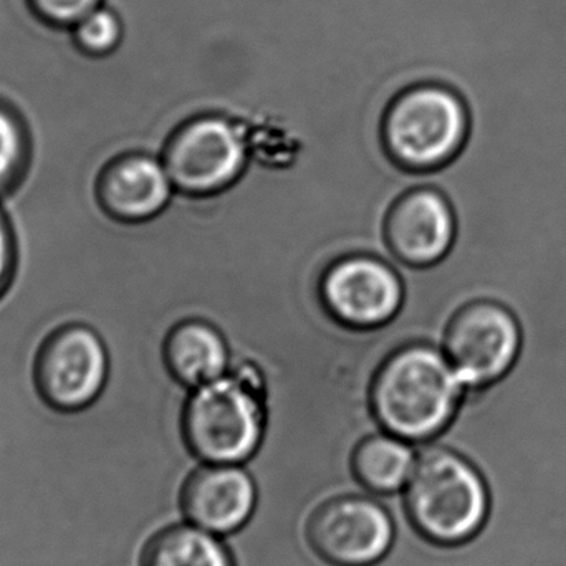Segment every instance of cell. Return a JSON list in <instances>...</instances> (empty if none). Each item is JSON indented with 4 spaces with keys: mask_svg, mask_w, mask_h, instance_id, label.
<instances>
[{
    "mask_svg": "<svg viewBox=\"0 0 566 566\" xmlns=\"http://www.w3.org/2000/svg\"><path fill=\"white\" fill-rule=\"evenodd\" d=\"M163 163L179 191L214 195L238 181L248 165V145L228 119H196L169 139Z\"/></svg>",
    "mask_w": 566,
    "mask_h": 566,
    "instance_id": "8992f818",
    "label": "cell"
},
{
    "mask_svg": "<svg viewBox=\"0 0 566 566\" xmlns=\"http://www.w3.org/2000/svg\"><path fill=\"white\" fill-rule=\"evenodd\" d=\"M165 356L172 376L195 389L228 371V345L208 323L186 322L176 326L166 339Z\"/></svg>",
    "mask_w": 566,
    "mask_h": 566,
    "instance_id": "4fadbf2b",
    "label": "cell"
},
{
    "mask_svg": "<svg viewBox=\"0 0 566 566\" xmlns=\"http://www.w3.org/2000/svg\"><path fill=\"white\" fill-rule=\"evenodd\" d=\"M462 382L449 359L426 345L391 356L376 375L373 411L388 434L408 442L428 441L454 418Z\"/></svg>",
    "mask_w": 566,
    "mask_h": 566,
    "instance_id": "6da1fadb",
    "label": "cell"
},
{
    "mask_svg": "<svg viewBox=\"0 0 566 566\" xmlns=\"http://www.w3.org/2000/svg\"><path fill=\"white\" fill-rule=\"evenodd\" d=\"M122 36V19L108 7L99 6L72 27L73 45L80 52L95 59L115 52Z\"/></svg>",
    "mask_w": 566,
    "mask_h": 566,
    "instance_id": "e0dca14e",
    "label": "cell"
},
{
    "mask_svg": "<svg viewBox=\"0 0 566 566\" xmlns=\"http://www.w3.org/2000/svg\"><path fill=\"white\" fill-rule=\"evenodd\" d=\"M469 133L464 99L441 86H422L396 99L385 119V145L399 165L428 171L451 161Z\"/></svg>",
    "mask_w": 566,
    "mask_h": 566,
    "instance_id": "277c9868",
    "label": "cell"
},
{
    "mask_svg": "<svg viewBox=\"0 0 566 566\" xmlns=\"http://www.w3.org/2000/svg\"><path fill=\"white\" fill-rule=\"evenodd\" d=\"M521 349L517 319L494 302H475L449 323L444 355L464 386H488L514 366Z\"/></svg>",
    "mask_w": 566,
    "mask_h": 566,
    "instance_id": "52a82bcc",
    "label": "cell"
},
{
    "mask_svg": "<svg viewBox=\"0 0 566 566\" xmlns=\"http://www.w3.org/2000/svg\"><path fill=\"white\" fill-rule=\"evenodd\" d=\"M385 231L399 261L428 268L441 261L454 242V212L441 192L416 189L392 206Z\"/></svg>",
    "mask_w": 566,
    "mask_h": 566,
    "instance_id": "30bf717a",
    "label": "cell"
},
{
    "mask_svg": "<svg viewBox=\"0 0 566 566\" xmlns=\"http://www.w3.org/2000/svg\"><path fill=\"white\" fill-rule=\"evenodd\" d=\"M306 537L326 564L371 566L391 551L395 524L386 509L371 499L343 495L313 512Z\"/></svg>",
    "mask_w": 566,
    "mask_h": 566,
    "instance_id": "ba28073f",
    "label": "cell"
},
{
    "mask_svg": "<svg viewBox=\"0 0 566 566\" xmlns=\"http://www.w3.org/2000/svg\"><path fill=\"white\" fill-rule=\"evenodd\" d=\"M258 505L254 479L234 464H208L189 475L181 507L189 524L229 535L248 524Z\"/></svg>",
    "mask_w": 566,
    "mask_h": 566,
    "instance_id": "8fae6325",
    "label": "cell"
},
{
    "mask_svg": "<svg viewBox=\"0 0 566 566\" xmlns=\"http://www.w3.org/2000/svg\"><path fill=\"white\" fill-rule=\"evenodd\" d=\"M108 375L109 356L102 336L80 323L50 333L33 366L36 392L60 412L90 408L102 396Z\"/></svg>",
    "mask_w": 566,
    "mask_h": 566,
    "instance_id": "5b68a950",
    "label": "cell"
},
{
    "mask_svg": "<svg viewBox=\"0 0 566 566\" xmlns=\"http://www.w3.org/2000/svg\"><path fill=\"white\" fill-rule=\"evenodd\" d=\"M17 264L15 238L6 212L0 208V296L7 292Z\"/></svg>",
    "mask_w": 566,
    "mask_h": 566,
    "instance_id": "d6986e66",
    "label": "cell"
},
{
    "mask_svg": "<svg viewBox=\"0 0 566 566\" xmlns=\"http://www.w3.org/2000/svg\"><path fill=\"white\" fill-rule=\"evenodd\" d=\"M165 163L142 153H129L106 163L96 178V201L118 222H145L165 211L172 195Z\"/></svg>",
    "mask_w": 566,
    "mask_h": 566,
    "instance_id": "7c38bea8",
    "label": "cell"
},
{
    "mask_svg": "<svg viewBox=\"0 0 566 566\" xmlns=\"http://www.w3.org/2000/svg\"><path fill=\"white\" fill-rule=\"evenodd\" d=\"M143 566H234L219 535L196 525H172L149 541Z\"/></svg>",
    "mask_w": 566,
    "mask_h": 566,
    "instance_id": "9a60e30c",
    "label": "cell"
},
{
    "mask_svg": "<svg viewBox=\"0 0 566 566\" xmlns=\"http://www.w3.org/2000/svg\"><path fill=\"white\" fill-rule=\"evenodd\" d=\"M33 13L50 27L72 29L76 22L102 6L103 0H29Z\"/></svg>",
    "mask_w": 566,
    "mask_h": 566,
    "instance_id": "ac0fdd59",
    "label": "cell"
},
{
    "mask_svg": "<svg viewBox=\"0 0 566 566\" xmlns=\"http://www.w3.org/2000/svg\"><path fill=\"white\" fill-rule=\"evenodd\" d=\"M322 295L339 322L355 328H376L395 318L405 293L391 268L378 259L355 255L328 269Z\"/></svg>",
    "mask_w": 566,
    "mask_h": 566,
    "instance_id": "9c48e42d",
    "label": "cell"
},
{
    "mask_svg": "<svg viewBox=\"0 0 566 566\" xmlns=\"http://www.w3.org/2000/svg\"><path fill=\"white\" fill-rule=\"evenodd\" d=\"M418 455L405 439L371 436L353 452L352 469L359 484L375 494H395L408 484Z\"/></svg>",
    "mask_w": 566,
    "mask_h": 566,
    "instance_id": "5bb4252c",
    "label": "cell"
},
{
    "mask_svg": "<svg viewBox=\"0 0 566 566\" xmlns=\"http://www.w3.org/2000/svg\"><path fill=\"white\" fill-rule=\"evenodd\" d=\"M29 156L30 143L25 125L12 109L0 105V192L19 185Z\"/></svg>",
    "mask_w": 566,
    "mask_h": 566,
    "instance_id": "2e32d148",
    "label": "cell"
},
{
    "mask_svg": "<svg viewBox=\"0 0 566 566\" xmlns=\"http://www.w3.org/2000/svg\"><path fill=\"white\" fill-rule=\"evenodd\" d=\"M265 415L241 376L224 375L195 389L182 418L186 442L206 464L241 465L261 448Z\"/></svg>",
    "mask_w": 566,
    "mask_h": 566,
    "instance_id": "3957f363",
    "label": "cell"
},
{
    "mask_svg": "<svg viewBox=\"0 0 566 566\" xmlns=\"http://www.w3.org/2000/svg\"><path fill=\"white\" fill-rule=\"evenodd\" d=\"M405 502L416 531L444 547L471 541L489 515L488 485L478 469L441 448L418 455L405 488Z\"/></svg>",
    "mask_w": 566,
    "mask_h": 566,
    "instance_id": "7a4b0ae2",
    "label": "cell"
}]
</instances>
